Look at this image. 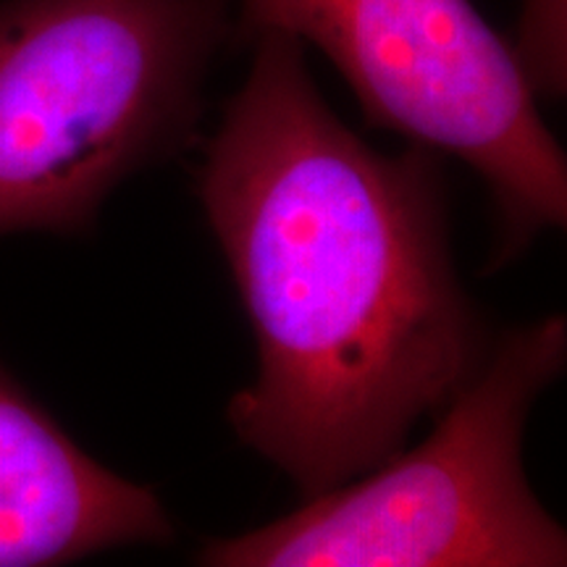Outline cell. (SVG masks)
Segmentation results:
<instances>
[{"label": "cell", "instance_id": "6da1fadb", "mask_svg": "<svg viewBox=\"0 0 567 567\" xmlns=\"http://www.w3.org/2000/svg\"><path fill=\"white\" fill-rule=\"evenodd\" d=\"M255 38L197 195L258 347L229 423L316 496L394 457L494 337L457 279L436 153L373 151L321 97L300 40Z\"/></svg>", "mask_w": 567, "mask_h": 567}, {"label": "cell", "instance_id": "7a4b0ae2", "mask_svg": "<svg viewBox=\"0 0 567 567\" xmlns=\"http://www.w3.org/2000/svg\"><path fill=\"white\" fill-rule=\"evenodd\" d=\"M226 0H0V237L84 234L187 151Z\"/></svg>", "mask_w": 567, "mask_h": 567}, {"label": "cell", "instance_id": "3957f363", "mask_svg": "<svg viewBox=\"0 0 567 567\" xmlns=\"http://www.w3.org/2000/svg\"><path fill=\"white\" fill-rule=\"evenodd\" d=\"M563 316L494 337L413 450L197 555L213 567H563L565 528L530 492L523 436L563 373Z\"/></svg>", "mask_w": 567, "mask_h": 567}, {"label": "cell", "instance_id": "277c9868", "mask_svg": "<svg viewBox=\"0 0 567 567\" xmlns=\"http://www.w3.org/2000/svg\"><path fill=\"white\" fill-rule=\"evenodd\" d=\"M243 24L316 45L368 122L471 166L496 208V266L565 229L563 147L515 48L473 0H243Z\"/></svg>", "mask_w": 567, "mask_h": 567}, {"label": "cell", "instance_id": "5b68a950", "mask_svg": "<svg viewBox=\"0 0 567 567\" xmlns=\"http://www.w3.org/2000/svg\"><path fill=\"white\" fill-rule=\"evenodd\" d=\"M151 486L97 463L0 363V567H51L172 542Z\"/></svg>", "mask_w": 567, "mask_h": 567}, {"label": "cell", "instance_id": "8992f818", "mask_svg": "<svg viewBox=\"0 0 567 567\" xmlns=\"http://www.w3.org/2000/svg\"><path fill=\"white\" fill-rule=\"evenodd\" d=\"M565 0H523L515 53L536 95L557 97L567 76Z\"/></svg>", "mask_w": 567, "mask_h": 567}]
</instances>
